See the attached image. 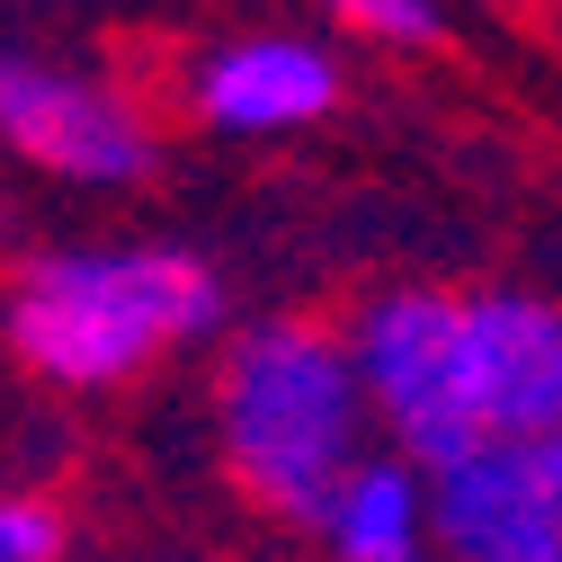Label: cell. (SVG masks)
Wrapping results in <instances>:
<instances>
[{
  "label": "cell",
  "mask_w": 562,
  "mask_h": 562,
  "mask_svg": "<svg viewBox=\"0 0 562 562\" xmlns=\"http://www.w3.org/2000/svg\"><path fill=\"white\" fill-rule=\"evenodd\" d=\"M215 429H224V464L250 501L268 518L313 527L330 482L367 456V429H375L348 330L250 322L215 375Z\"/></svg>",
  "instance_id": "1"
},
{
  "label": "cell",
  "mask_w": 562,
  "mask_h": 562,
  "mask_svg": "<svg viewBox=\"0 0 562 562\" xmlns=\"http://www.w3.org/2000/svg\"><path fill=\"white\" fill-rule=\"evenodd\" d=\"M10 358L63 393L134 384L161 348L205 339L224 322L215 268L188 250H54L10 286Z\"/></svg>",
  "instance_id": "2"
},
{
  "label": "cell",
  "mask_w": 562,
  "mask_h": 562,
  "mask_svg": "<svg viewBox=\"0 0 562 562\" xmlns=\"http://www.w3.org/2000/svg\"><path fill=\"white\" fill-rule=\"evenodd\" d=\"M348 348H358V384H367L375 429L402 456L447 464L473 438H491L482 393H473V348H464V295L393 286L348 322Z\"/></svg>",
  "instance_id": "3"
},
{
  "label": "cell",
  "mask_w": 562,
  "mask_h": 562,
  "mask_svg": "<svg viewBox=\"0 0 562 562\" xmlns=\"http://www.w3.org/2000/svg\"><path fill=\"white\" fill-rule=\"evenodd\" d=\"M429 553L438 562H562V482L544 438H473L429 464Z\"/></svg>",
  "instance_id": "4"
},
{
  "label": "cell",
  "mask_w": 562,
  "mask_h": 562,
  "mask_svg": "<svg viewBox=\"0 0 562 562\" xmlns=\"http://www.w3.org/2000/svg\"><path fill=\"white\" fill-rule=\"evenodd\" d=\"M0 144L81 188H134L153 170V134L116 90L63 72V63L10 54V45H0Z\"/></svg>",
  "instance_id": "5"
},
{
  "label": "cell",
  "mask_w": 562,
  "mask_h": 562,
  "mask_svg": "<svg viewBox=\"0 0 562 562\" xmlns=\"http://www.w3.org/2000/svg\"><path fill=\"white\" fill-rule=\"evenodd\" d=\"M464 348H473V393L501 438H553L562 429V304L482 286L464 295Z\"/></svg>",
  "instance_id": "6"
},
{
  "label": "cell",
  "mask_w": 562,
  "mask_h": 562,
  "mask_svg": "<svg viewBox=\"0 0 562 562\" xmlns=\"http://www.w3.org/2000/svg\"><path fill=\"white\" fill-rule=\"evenodd\" d=\"M196 108L224 134H295L339 108V63L304 36H241L196 63Z\"/></svg>",
  "instance_id": "7"
},
{
  "label": "cell",
  "mask_w": 562,
  "mask_h": 562,
  "mask_svg": "<svg viewBox=\"0 0 562 562\" xmlns=\"http://www.w3.org/2000/svg\"><path fill=\"white\" fill-rule=\"evenodd\" d=\"M322 544L330 562H419L429 553V464L419 456H358L330 501H322Z\"/></svg>",
  "instance_id": "8"
},
{
  "label": "cell",
  "mask_w": 562,
  "mask_h": 562,
  "mask_svg": "<svg viewBox=\"0 0 562 562\" xmlns=\"http://www.w3.org/2000/svg\"><path fill=\"white\" fill-rule=\"evenodd\" d=\"M322 10L348 36H375V45H438V0H322Z\"/></svg>",
  "instance_id": "9"
},
{
  "label": "cell",
  "mask_w": 562,
  "mask_h": 562,
  "mask_svg": "<svg viewBox=\"0 0 562 562\" xmlns=\"http://www.w3.org/2000/svg\"><path fill=\"white\" fill-rule=\"evenodd\" d=\"M0 562H63V509L45 491H0Z\"/></svg>",
  "instance_id": "10"
},
{
  "label": "cell",
  "mask_w": 562,
  "mask_h": 562,
  "mask_svg": "<svg viewBox=\"0 0 562 562\" xmlns=\"http://www.w3.org/2000/svg\"><path fill=\"white\" fill-rule=\"evenodd\" d=\"M544 456H553V482H562V429H553V438H544Z\"/></svg>",
  "instance_id": "11"
}]
</instances>
